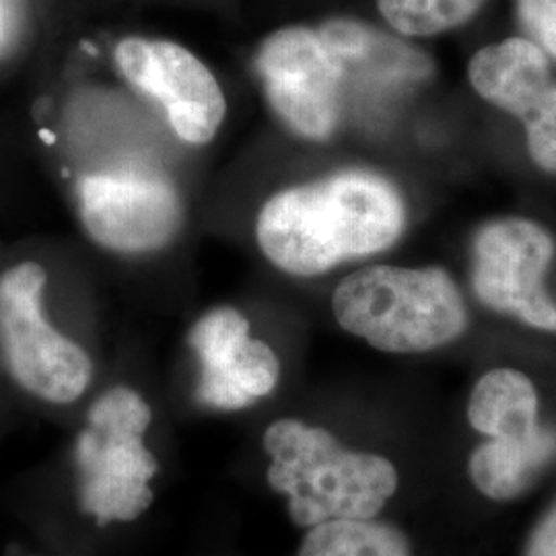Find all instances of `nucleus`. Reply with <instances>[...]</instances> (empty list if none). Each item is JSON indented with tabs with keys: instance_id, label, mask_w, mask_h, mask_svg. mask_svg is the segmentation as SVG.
<instances>
[{
	"instance_id": "nucleus-1",
	"label": "nucleus",
	"mask_w": 556,
	"mask_h": 556,
	"mask_svg": "<svg viewBox=\"0 0 556 556\" xmlns=\"http://www.w3.org/2000/svg\"><path fill=\"white\" fill-rule=\"evenodd\" d=\"M404 227L406 206L396 186L351 169L275 194L260 211L256 238L280 270L318 277L392 248Z\"/></svg>"
},
{
	"instance_id": "nucleus-2",
	"label": "nucleus",
	"mask_w": 556,
	"mask_h": 556,
	"mask_svg": "<svg viewBox=\"0 0 556 556\" xmlns=\"http://www.w3.org/2000/svg\"><path fill=\"white\" fill-rule=\"evenodd\" d=\"M268 484L289 501L301 528L330 519H374L396 495V466L388 457L344 447L330 431L298 418L275 420L264 433Z\"/></svg>"
},
{
	"instance_id": "nucleus-3",
	"label": "nucleus",
	"mask_w": 556,
	"mask_h": 556,
	"mask_svg": "<svg viewBox=\"0 0 556 556\" xmlns=\"http://www.w3.org/2000/svg\"><path fill=\"white\" fill-rule=\"evenodd\" d=\"M332 312L342 330L394 355L435 351L468 326L462 291L439 266L361 268L338 282Z\"/></svg>"
},
{
	"instance_id": "nucleus-4",
	"label": "nucleus",
	"mask_w": 556,
	"mask_h": 556,
	"mask_svg": "<svg viewBox=\"0 0 556 556\" xmlns=\"http://www.w3.org/2000/svg\"><path fill=\"white\" fill-rule=\"evenodd\" d=\"M151 406L139 392L116 386L91 406L75 450L80 509L98 523L135 521L153 503L149 482L160 464L144 447Z\"/></svg>"
},
{
	"instance_id": "nucleus-5",
	"label": "nucleus",
	"mask_w": 556,
	"mask_h": 556,
	"mask_svg": "<svg viewBox=\"0 0 556 556\" xmlns=\"http://www.w3.org/2000/svg\"><path fill=\"white\" fill-rule=\"evenodd\" d=\"M46 270L21 262L0 277V338L13 378L29 394L52 404H71L87 390L93 365L71 338L43 316Z\"/></svg>"
},
{
	"instance_id": "nucleus-6",
	"label": "nucleus",
	"mask_w": 556,
	"mask_h": 556,
	"mask_svg": "<svg viewBox=\"0 0 556 556\" xmlns=\"http://www.w3.org/2000/svg\"><path fill=\"white\" fill-rule=\"evenodd\" d=\"M555 254V238L534 220L486 223L475 239L472 289L493 312L556 332V303L544 287Z\"/></svg>"
},
{
	"instance_id": "nucleus-7",
	"label": "nucleus",
	"mask_w": 556,
	"mask_h": 556,
	"mask_svg": "<svg viewBox=\"0 0 556 556\" xmlns=\"http://www.w3.org/2000/svg\"><path fill=\"white\" fill-rule=\"evenodd\" d=\"M258 71L270 105L291 130L312 140L334 135L344 75L318 29L295 25L268 36Z\"/></svg>"
},
{
	"instance_id": "nucleus-8",
	"label": "nucleus",
	"mask_w": 556,
	"mask_h": 556,
	"mask_svg": "<svg viewBox=\"0 0 556 556\" xmlns=\"http://www.w3.org/2000/svg\"><path fill=\"white\" fill-rule=\"evenodd\" d=\"M468 80L486 103L523 122L530 157L556 174V80L536 41L507 38L480 48L468 62Z\"/></svg>"
},
{
	"instance_id": "nucleus-9",
	"label": "nucleus",
	"mask_w": 556,
	"mask_h": 556,
	"mask_svg": "<svg viewBox=\"0 0 556 556\" xmlns=\"http://www.w3.org/2000/svg\"><path fill=\"white\" fill-rule=\"evenodd\" d=\"M126 79L165 108L179 139L204 144L215 139L227 103L219 80L184 46L167 40L126 38L116 48Z\"/></svg>"
},
{
	"instance_id": "nucleus-10",
	"label": "nucleus",
	"mask_w": 556,
	"mask_h": 556,
	"mask_svg": "<svg viewBox=\"0 0 556 556\" xmlns=\"http://www.w3.org/2000/svg\"><path fill=\"white\" fill-rule=\"evenodd\" d=\"M87 233L114 252H151L169 243L184 220L178 190L160 178L101 174L80 181Z\"/></svg>"
},
{
	"instance_id": "nucleus-11",
	"label": "nucleus",
	"mask_w": 556,
	"mask_h": 556,
	"mask_svg": "<svg viewBox=\"0 0 556 556\" xmlns=\"http://www.w3.org/2000/svg\"><path fill=\"white\" fill-rule=\"evenodd\" d=\"M190 346L202 367L197 397L208 408L241 410L277 388V353L250 338V321L233 307L202 316L190 332Z\"/></svg>"
},
{
	"instance_id": "nucleus-12",
	"label": "nucleus",
	"mask_w": 556,
	"mask_h": 556,
	"mask_svg": "<svg viewBox=\"0 0 556 556\" xmlns=\"http://www.w3.org/2000/svg\"><path fill=\"white\" fill-rule=\"evenodd\" d=\"M318 31L338 60L344 83L361 80L381 87H410L433 75V62L417 46L365 21L334 17L326 21Z\"/></svg>"
},
{
	"instance_id": "nucleus-13",
	"label": "nucleus",
	"mask_w": 556,
	"mask_h": 556,
	"mask_svg": "<svg viewBox=\"0 0 556 556\" xmlns=\"http://www.w3.org/2000/svg\"><path fill=\"white\" fill-rule=\"evenodd\" d=\"M556 459V431L544 427L534 438L489 439L470 457L468 472L478 491L493 501L528 493Z\"/></svg>"
},
{
	"instance_id": "nucleus-14",
	"label": "nucleus",
	"mask_w": 556,
	"mask_h": 556,
	"mask_svg": "<svg viewBox=\"0 0 556 556\" xmlns=\"http://www.w3.org/2000/svg\"><path fill=\"white\" fill-rule=\"evenodd\" d=\"M538 413L536 386L526 374L509 367L486 371L468 400L472 429L489 439L534 438L544 429Z\"/></svg>"
},
{
	"instance_id": "nucleus-15",
	"label": "nucleus",
	"mask_w": 556,
	"mask_h": 556,
	"mask_svg": "<svg viewBox=\"0 0 556 556\" xmlns=\"http://www.w3.org/2000/svg\"><path fill=\"white\" fill-rule=\"evenodd\" d=\"M298 556H413L396 526L374 519H330L309 528Z\"/></svg>"
},
{
	"instance_id": "nucleus-16",
	"label": "nucleus",
	"mask_w": 556,
	"mask_h": 556,
	"mask_svg": "<svg viewBox=\"0 0 556 556\" xmlns=\"http://www.w3.org/2000/svg\"><path fill=\"white\" fill-rule=\"evenodd\" d=\"M486 0H378L386 23L406 38H431L466 25Z\"/></svg>"
},
{
	"instance_id": "nucleus-17",
	"label": "nucleus",
	"mask_w": 556,
	"mask_h": 556,
	"mask_svg": "<svg viewBox=\"0 0 556 556\" xmlns=\"http://www.w3.org/2000/svg\"><path fill=\"white\" fill-rule=\"evenodd\" d=\"M517 13L530 40L556 60V0H517Z\"/></svg>"
},
{
	"instance_id": "nucleus-18",
	"label": "nucleus",
	"mask_w": 556,
	"mask_h": 556,
	"mask_svg": "<svg viewBox=\"0 0 556 556\" xmlns=\"http://www.w3.org/2000/svg\"><path fill=\"white\" fill-rule=\"evenodd\" d=\"M523 556H556V503L532 530Z\"/></svg>"
}]
</instances>
